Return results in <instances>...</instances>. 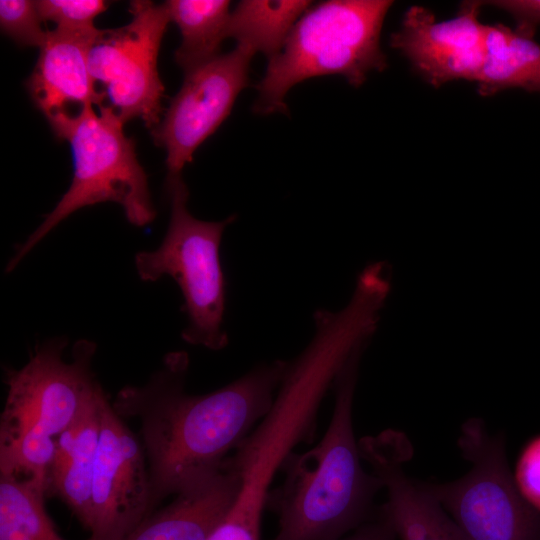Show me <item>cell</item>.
Wrapping results in <instances>:
<instances>
[{
    "mask_svg": "<svg viewBox=\"0 0 540 540\" xmlns=\"http://www.w3.org/2000/svg\"><path fill=\"white\" fill-rule=\"evenodd\" d=\"M287 365L283 360L264 363L218 390L191 395L184 389L188 354L175 351L145 385L118 392L112 403L115 412L140 423L150 482L149 516L168 496L222 468L269 412Z\"/></svg>",
    "mask_w": 540,
    "mask_h": 540,
    "instance_id": "6da1fadb",
    "label": "cell"
},
{
    "mask_svg": "<svg viewBox=\"0 0 540 540\" xmlns=\"http://www.w3.org/2000/svg\"><path fill=\"white\" fill-rule=\"evenodd\" d=\"M364 349L351 355L334 380L332 417L320 442L306 452H290L281 465L284 480L266 503L278 517L275 540H340L377 512L373 500L383 484L363 468L352 424Z\"/></svg>",
    "mask_w": 540,
    "mask_h": 540,
    "instance_id": "7a4b0ae2",
    "label": "cell"
},
{
    "mask_svg": "<svg viewBox=\"0 0 540 540\" xmlns=\"http://www.w3.org/2000/svg\"><path fill=\"white\" fill-rule=\"evenodd\" d=\"M63 337L45 341L19 370H8L0 419V474L32 482L44 490L55 439L102 389L92 371L96 344L77 341L71 359Z\"/></svg>",
    "mask_w": 540,
    "mask_h": 540,
    "instance_id": "3957f363",
    "label": "cell"
},
{
    "mask_svg": "<svg viewBox=\"0 0 540 540\" xmlns=\"http://www.w3.org/2000/svg\"><path fill=\"white\" fill-rule=\"evenodd\" d=\"M124 124L107 104L98 107V112L86 106L78 114L49 123L56 137L70 144L72 181L52 211L15 248L5 267L7 273L14 271L60 222L81 208L114 202L134 226H146L155 219L147 174L137 159L134 140L124 133Z\"/></svg>",
    "mask_w": 540,
    "mask_h": 540,
    "instance_id": "277c9868",
    "label": "cell"
},
{
    "mask_svg": "<svg viewBox=\"0 0 540 540\" xmlns=\"http://www.w3.org/2000/svg\"><path fill=\"white\" fill-rule=\"evenodd\" d=\"M389 0H330L310 7L297 21L282 50L268 60L256 88L258 113L285 112L288 91L308 78L338 74L355 87L387 59L380 48Z\"/></svg>",
    "mask_w": 540,
    "mask_h": 540,
    "instance_id": "5b68a950",
    "label": "cell"
},
{
    "mask_svg": "<svg viewBox=\"0 0 540 540\" xmlns=\"http://www.w3.org/2000/svg\"><path fill=\"white\" fill-rule=\"evenodd\" d=\"M170 219L161 244L135 255L139 278L155 282L169 276L183 295L187 324L183 340L210 350L223 349L228 336L223 328L226 290L220 246L225 228L236 216L221 221L195 218L187 203L189 190L180 175H166Z\"/></svg>",
    "mask_w": 540,
    "mask_h": 540,
    "instance_id": "8992f818",
    "label": "cell"
},
{
    "mask_svg": "<svg viewBox=\"0 0 540 540\" xmlns=\"http://www.w3.org/2000/svg\"><path fill=\"white\" fill-rule=\"evenodd\" d=\"M458 446L471 469L447 483H426L467 540H540V511L520 494L511 475L502 434L483 420L461 427Z\"/></svg>",
    "mask_w": 540,
    "mask_h": 540,
    "instance_id": "52a82bcc",
    "label": "cell"
},
{
    "mask_svg": "<svg viewBox=\"0 0 540 540\" xmlns=\"http://www.w3.org/2000/svg\"><path fill=\"white\" fill-rule=\"evenodd\" d=\"M126 25L99 31L88 53L89 71L117 115L127 122L139 118L149 129L161 121L165 87L157 61L171 21L165 4L130 2Z\"/></svg>",
    "mask_w": 540,
    "mask_h": 540,
    "instance_id": "ba28073f",
    "label": "cell"
},
{
    "mask_svg": "<svg viewBox=\"0 0 540 540\" xmlns=\"http://www.w3.org/2000/svg\"><path fill=\"white\" fill-rule=\"evenodd\" d=\"M254 54L237 45L185 73L163 119L151 130L154 142L166 151L167 175L182 174L197 148L229 116L237 96L249 83Z\"/></svg>",
    "mask_w": 540,
    "mask_h": 540,
    "instance_id": "9c48e42d",
    "label": "cell"
},
{
    "mask_svg": "<svg viewBox=\"0 0 540 540\" xmlns=\"http://www.w3.org/2000/svg\"><path fill=\"white\" fill-rule=\"evenodd\" d=\"M150 482L142 442L115 412L101 407L88 540H124L149 516Z\"/></svg>",
    "mask_w": 540,
    "mask_h": 540,
    "instance_id": "30bf717a",
    "label": "cell"
},
{
    "mask_svg": "<svg viewBox=\"0 0 540 540\" xmlns=\"http://www.w3.org/2000/svg\"><path fill=\"white\" fill-rule=\"evenodd\" d=\"M482 5L465 1L454 18L439 22L430 10L412 6L390 45L434 87L459 79L476 81L486 57L487 25L479 19Z\"/></svg>",
    "mask_w": 540,
    "mask_h": 540,
    "instance_id": "8fae6325",
    "label": "cell"
},
{
    "mask_svg": "<svg viewBox=\"0 0 540 540\" xmlns=\"http://www.w3.org/2000/svg\"><path fill=\"white\" fill-rule=\"evenodd\" d=\"M359 451L371 472L387 490L379 507L401 540H467L457 524L428 490L426 483L411 479L403 463L412 448L401 432L388 430L362 438Z\"/></svg>",
    "mask_w": 540,
    "mask_h": 540,
    "instance_id": "7c38bea8",
    "label": "cell"
},
{
    "mask_svg": "<svg viewBox=\"0 0 540 540\" xmlns=\"http://www.w3.org/2000/svg\"><path fill=\"white\" fill-rule=\"evenodd\" d=\"M48 30L37 63L26 81L27 91L48 123L78 114L86 106L100 107L105 95L88 66L90 46L99 33Z\"/></svg>",
    "mask_w": 540,
    "mask_h": 540,
    "instance_id": "4fadbf2b",
    "label": "cell"
},
{
    "mask_svg": "<svg viewBox=\"0 0 540 540\" xmlns=\"http://www.w3.org/2000/svg\"><path fill=\"white\" fill-rule=\"evenodd\" d=\"M239 480L225 462L207 479L176 494L124 540H207L229 512Z\"/></svg>",
    "mask_w": 540,
    "mask_h": 540,
    "instance_id": "5bb4252c",
    "label": "cell"
},
{
    "mask_svg": "<svg viewBox=\"0 0 540 540\" xmlns=\"http://www.w3.org/2000/svg\"><path fill=\"white\" fill-rule=\"evenodd\" d=\"M103 389L55 439L46 495L59 497L87 529L91 489L99 445Z\"/></svg>",
    "mask_w": 540,
    "mask_h": 540,
    "instance_id": "9a60e30c",
    "label": "cell"
},
{
    "mask_svg": "<svg viewBox=\"0 0 540 540\" xmlns=\"http://www.w3.org/2000/svg\"><path fill=\"white\" fill-rule=\"evenodd\" d=\"M477 91L490 96L508 88L540 93V45L503 25H487L486 57Z\"/></svg>",
    "mask_w": 540,
    "mask_h": 540,
    "instance_id": "2e32d148",
    "label": "cell"
},
{
    "mask_svg": "<svg viewBox=\"0 0 540 540\" xmlns=\"http://www.w3.org/2000/svg\"><path fill=\"white\" fill-rule=\"evenodd\" d=\"M164 4L181 33L174 59L185 73L220 55L222 42L228 38L230 1L169 0Z\"/></svg>",
    "mask_w": 540,
    "mask_h": 540,
    "instance_id": "e0dca14e",
    "label": "cell"
},
{
    "mask_svg": "<svg viewBox=\"0 0 540 540\" xmlns=\"http://www.w3.org/2000/svg\"><path fill=\"white\" fill-rule=\"evenodd\" d=\"M310 1L244 0L231 12L228 37L238 46L263 53L268 60L282 50Z\"/></svg>",
    "mask_w": 540,
    "mask_h": 540,
    "instance_id": "ac0fdd59",
    "label": "cell"
},
{
    "mask_svg": "<svg viewBox=\"0 0 540 540\" xmlns=\"http://www.w3.org/2000/svg\"><path fill=\"white\" fill-rule=\"evenodd\" d=\"M45 495L28 480L0 474V540H64L46 513Z\"/></svg>",
    "mask_w": 540,
    "mask_h": 540,
    "instance_id": "d6986e66",
    "label": "cell"
},
{
    "mask_svg": "<svg viewBox=\"0 0 540 540\" xmlns=\"http://www.w3.org/2000/svg\"><path fill=\"white\" fill-rule=\"evenodd\" d=\"M36 5L43 21H51L55 29L93 34L98 32L94 19L108 8L103 0H38Z\"/></svg>",
    "mask_w": 540,
    "mask_h": 540,
    "instance_id": "ffe728a7",
    "label": "cell"
},
{
    "mask_svg": "<svg viewBox=\"0 0 540 540\" xmlns=\"http://www.w3.org/2000/svg\"><path fill=\"white\" fill-rule=\"evenodd\" d=\"M42 22L36 1H0L1 29L20 46L41 47L48 31L42 28Z\"/></svg>",
    "mask_w": 540,
    "mask_h": 540,
    "instance_id": "44dd1931",
    "label": "cell"
},
{
    "mask_svg": "<svg viewBox=\"0 0 540 540\" xmlns=\"http://www.w3.org/2000/svg\"><path fill=\"white\" fill-rule=\"evenodd\" d=\"M513 478L523 498L540 511V435L529 440L522 449Z\"/></svg>",
    "mask_w": 540,
    "mask_h": 540,
    "instance_id": "7402d4cb",
    "label": "cell"
},
{
    "mask_svg": "<svg viewBox=\"0 0 540 540\" xmlns=\"http://www.w3.org/2000/svg\"><path fill=\"white\" fill-rule=\"evenodd\" d=\"M483 4L508 12L516 22L514 30L523 36L533 38L540 25V0H500L486 1Z\"/></svg>",
    "mask_w": 540,
    "mask_h": 540,
    "instance_id": "603a6c76",
    "label": "cell"
},
{
    "mask_svg": "<svg viewBox=\"0 0 540 540\" xmlns=\"http://www.w3.org/2000/svg\"><path fill=\"white\" fill-rule=\"evenodd\" d=\"M396 537L393 527L378 508L373 518L340 540H395Z\"/></svg>",
    "mask_w": 540,
    "mask_h": 540,
    "instance_id": "cb8c5ba5",
    "label": "cell"
}]
</instances>
